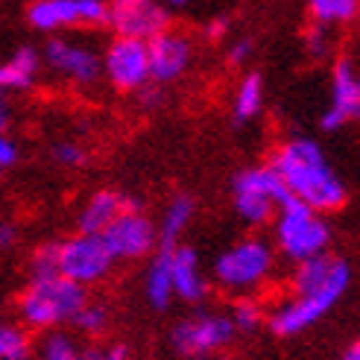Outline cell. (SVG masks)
<instances>
[{
	"instance_id": "6da1fadb",
	"label": "cell",
	"mask_w": 360,
	"mask_h": 360,
	"mask_svg": "<svg viewBox=\"0 0 360 360\" xmlns=\"http://www.w3.org/2000/svg\"><path fill=\"white\" fill-rule=\"evenodd\" d=\"M352 284V269L337 255H316L293 266L290 296H284L266 311V328L276 337H299L314 328L319 319L346 296Z\"/></svg>"
},
{
	"instance_id": "7a4b0ae2",
	"label": "cell",
	"mask_w": 360,
	"mask_h": 360,
	"mask_svg": "<svg viewBox=\"0 0 360 360\" xmlns=\"http://www.w3.org/2000/svg\"><path fill=\"white\" fill-rule=\"evenodd\" d=\"M266 165L278 173L290 200L311 205L319 214L340 211L349 200L343 176L311 135H287L276 143Z\"/></svg>"
},
{
	"instance_id": "3957f363",
	"label": "cell",
	"mask_w": 360,
	"mask_h": 360,
	"mask_svg": "<svg viewBox=\"0 0 360 360\" xmlns=\"http://www.w3.org/2000/svg\"><path fill=\"white\" fill-rule=\"evenodd\" d=\"M276 249L258 235L229 243L211 264V281L229 296H258L276 276Z\"/></svg>"
},
{
	"instance_id": "277c9868",
	"label": "cell",
	"mask_w": 360,
	"mask_h": 360,
	"mask_svg": "<svg viewBox=\"0 0 360 360\" xmlns=\"http://www.w3.org/2000/svg\"><path fill=\"white\" fill-rule=\"evenodd\" d=\"M88 302V290L65 276L30 278L27 287L18 293V319L30 331H59L74 322L79 308Z\"/></svg>"
},
{
	"instance_id": "5b68a950",
	"label": "cell",
	"mask_w": 360,
	"mask_h": 360,
	"mask_svg": "<svg viewBox=\"0 0 360 360\" xmlns=\"http://www.w3.org/2000/svg\"><path fill=\"white\" fill-rule=\"evenodd\" d=\"M269 226H273L276 255L290 261L293 266L316 255H326L331 246V226L326 220V214H319L311 205L296 200H287Z\"/></svg>"
},
{
	"instance_id": "8992f818",
	"label": "cell",
	"mask_w": 360,
	"mask_h": 360,
	"mask_svg": "<svg viewBox=\"0 0 360 360\" xmlns=\"http://www.w3.org/2000/svg\"><path fill=\"white\" fill-rule=\"evenodd\" d=\"M41 62L44 74H53L74 91H91L103 82L100 50L79 32L47 35L41 44Z\"/></svg>"
},
{
	"instance_id": "52a82bcc",
	"label": "cell",
	"mask_w": 360,
	"mask_h": 360,
	"mask_svg": "<svg viewBox=\"0 0 360 360\" xmlns=\"http://www.w3.org/2000/svg\"><path fill=\"white\" fill-rule=\"evenodd\" d=\"M290 200L278 173L269 165H252L231 179V208L249 229H264L273 223L278 208Z\"/></svg>"
},
{
	"instance_id": "ba28073f",
	"label": "cell",
	"mask_w": 360,
	"mask_h": 360,
	"mask_svg": "<svg viewBox=\"0 0 360 360\" xmlns=\"http://www.w3.org/2000/svg\"><path fill=\"white\" fill-rule=\"evenodd\" d=\"M24 18L44 39L65 32H85L105 27V0H30Z\"/></svg>"
},
{
	"instance_id": "9c48e42d",
	"label": "cell",
	"mask_w": 360,
	"mask_h": 360,
	"mask_svg": "<svg viewBox=\"0 0 360 360\" xmlns=\"http://www.w3.org/2000/svg\"><path fill=\"white\" fill-rule=\"evenodd\" d=\"M235 326H231L229 314L220 311H193L191 316L179 319L170 331V343L176 354L191 357V360H205L226 352L235 343Z\"/></svg>"
},
{
	"instance_id": "30bf717a",
	"label": "cell",
	"mask_w": 360,
	"mask_h": 360,
	"mask_svg": "<svg viewBox=\"0 0 360 360\" xmlns=\"http://www.w3.org/2000/svg\"><path fill=\"white\" fill-rule=\"evenodd\" d=\"M115 255L105 246L103 235H85L77 231L65 240H59V276L77 281L79 287H94L105 281L115 269Z\"/></svg>"
},
{
	"instance_id": "8fae6325",
	"label": "cell",
	"mask_w": 360,
	"mask_h": 360,
	"mask_svg": "<svg viewBox=\"0 0 360 360\" xmlns=\"http://www.w3.org/2000/svg\"><path fill=\"white\" fill-rule=\"evenodd\" d=\"M100 62H103V82H109V88H115L117 94H138L141 88L153 82L147 41L112 35V41L100 53Z\"/></svg>"
},
{
	"instance_id": "7c38bea8",
	"label": "cell",
	"mask_w": 360,
	"mask_h": 360,
	"mask_svg": "<svg viewBox=\"0 0 360 360\" xmlns=\"http://www.w3.org/2000/svg\"><path fill=\"white\" fill-rule=\"evenodd\" d=\"M103 240L115 261H141L158 249V229L150 214H143L141 202H135L103 231Z\"/></svg>"
},
{
	"instance_id": "4fadbf2b",
	"label": "cell",
	"mask_w": 360,
	"mask_h": 360,
	"mask_svg": "<svg viewBox=\"0 0 360 360\" xmlns=\"http://www.w3.org/2000/svg\"><path fill=\"white\" fill-rule=\"evenodd\" d=\"M360 120V65L349 56L334 59L331 82H328V103L322 109L319 126L322 129H343Z\"/></svg>"
},
{
	"instance_id": "5bb4252c",
	"label": "cell",
	"mask_w": 360,
	"mask_h": 360,
	"mask_svg": "<svg viewBox=\"0 0 360 360\" xmlns=\"http://www.w3.org/2000/svg\"><path fill=\"white\" fill-rule=\"evenodd\" d=\"M105 27L123 39L150 41L170 27V12L158 0H105Z\"/></svg>"
},
{
	"instance_id": "9a60e30c",
	"label": "cell",
	"mask_w": 360,
	"mask_h": 360,
	"mask_svg": "<svg viewBox=\"0 0 360 360\" xmlns=\"http://www.w3.org/2000/svg\"><path fill=\"white\" fill-rule=\"evenodd\" d=\"M150 50V79L155 85H173L193 65V39L185 30L167 27L147 41Z\"/></svg>"
},
{
	"instance_id": "2e32d148",
	"label": "cell",
	"mask_w": 360,
	"mask_h": 360,
	"mask_svg": "<svg viewBox=\"0 0 360 360\" xmlns=\"http://www.w3.org/2000/svg\"><path fill=\"white\" fill-rule=\"evenodd\" d=\"M170 278L173 296L188 304H200L211 290V278L202 266V258L196 255V249L182 243L170 249Z\"/></svg>"
},
{
	"instance_id": "e0dca14e",
	"label": "cell",
	"mask_w": 360,
	"mask_h": 360,
	"mask_svg": "<svg viewBox=\"0 0 360 360\" xmlns=\"http://www.w3.org/2000/svg\"><path fill=\"white\" fill-rule=\"evenodd\" d=\"M135 202L138 200L126 196L117 188H97L94 193L85 196V202L77 211V231H85V235H103V231Z\"/></svg>"
},
{
	"instance_id": "ac0fdd59",
	"label": "cell",
	"mask_w": 360,
	"mask_h": 360,
	"mask_svg": "<svg viewBox=\"0 0 360 360\" xmlns=\"http://www.w3.org/2000/svg\"><path fill=\"white\" fill-rule=\"evenodd\" d=\"M44 74V62H41V50H35L30 44H18L9 56L0 62V88L6 94H24L32 91L41 82Z\"/></svg>"
},
{
	"instance_id": "d6986e66",
	"label": "cell",
	"mask_w": 360,
	"mask_h": 360,
	"mask_svg": "<svg viewBox=\"0 0 360 360\" xmlns=\"http://www.w3.org/2000/svg\"><path fill=\"white\" fill-rule=\"evenodd\" d=\"M196 217V200L188 193H176L173 200L165 205V211H161V220L155 223L158 229V249H173L179 246V240H182V235L191 229Z\"/></svg>"
},
{
	"instance_id": "ffe728a7",
	"label": "cell",
	"mask_w": 360,
	"mask_h": 360,
	"mask_svg": "<svg viewBox=\"0 0 360 360\" xmlns=\"http://www.w3.org/2000/svg\"><path fill=\"white\" fill-rule=\"evenodd\" d=\"M143 299L155 311H167L173 296V278H170V249H158L150 255L147 273H143Z\"/></svg>"
},
{
	"instance_id": "44dd1931",
	"label": "cell",
	"mask_w": 360,
	"mask_h": 360,
	"mask_svg": "<svg viewBox=\"0 0 360 360\" xmlns=\"http://www.w3.org/2000/svg\"><path fill=\"white\" fill-rule=\"evenodd\" d=\"M266 103V88H264V77L261 74H243L231 91V117L238 123H252Z\"/></svg>"
},
{
	"instance_id": "7402d4cb",
	"label": "cell",
	"mask_w": 360,
	"mask_h": 360,
	"mask_svg": "<svg viewBox=\"0 0 360 360\" xmlns=\"http://www.w3.org/2000/svg\"><path fill=\"white\" fill-rule=\"evenodd\" d=\"M360 15V0H308V18L319 27H346Z\"/></svg>"
},
{
	"instance_id": "603a6c76",
	"label": "cell",
	"mask_w": 360,
	"mask_h": 360,
	"mask_svg": "<svg viewBox=\"0 0 360 360\" xmlns=\"http://www.w3.org/2000/svg\"><path fill=\"white\" fill-rule=\"evenodd\" d=\"M229 319L238 334H255L266 322V308L258 296H235L229 308Z\"/></svg>"
},
{
	"instance_id": "cb8c5ba5",
	"label": "cell",
	"mask_w": 360,
	"mask_h": 360,
	"mask_svg": "<svg viewBox=\"0 0 360 360\" xmlns=\"http://www.w3.org/2000/svg\"><path fill=\"white\" fill-rule=\"evenodd\" d=\"M74 326H77V331L85 334V337H103L105 331H109V326H112V311H109V304L88 299L82 308H79V314L74 316Z\"/></svg>"
},
{
	"instance_id": "d4e9b609",
	"label": "cell",
	"mask_w": 360,
	"mask_h": 360,
	"mask_svg": "<svg viewBox=\"0 0 360 360\" xmlns=\"http://www.w3.org/2000/svg\"><path fill=\"white\" fill-rule=\"evenodd\" d=\"M30 354L32 346L27 328L0 319V360H30Z\"/></svg>"
},
{
	"instance_id": "484cf974",
	"label": "cell",
	"mask_w": 360,
	"mask_h": 360,
	"mask_svg": "<svg viewBox=\"0 0 360 360\" xmlns=\"http://www.w3.org/2000/svg\"><path fill=\"white\" fill-rule=\"evenodd\" d=\"M302 47H304V56L314 59V62H326L331 59V53L337 47V39H334V30L328 27H319V24H311L302 35Z\"/></svg>"
},
{
	"instance_id": "4316f807",
	"label": "cell",
	"mask_w": 360,
	"mask_h": 360,
	"mask_svg": "<svg viewBox=\"0 0 360 360\" xmlns=\"http://www.w3.org/2000/svg\"><path fill=\"white\" fill-rule=\"evenodd\" d=\"M41 360H85V352L77 346V340L65 331H47L41 343Z\"/></svg>"
},
{
	"instance_id": "83f0119b",
	"label": "cell",
	"mask_w": 360,
	"mask_h": 360,
	"mask_svg": "<svg viewBox=\"0 0 360 360\" xmlns=\"http://www.w3.org/2000/svg\"><path fill=\"white\" fill-rule=\"evenodd\" d=\"M44 276H59V240L41 243L32 249L30 255V278H44Z\"/></svg>"
},
{
	"instance_id": "f1b7e54d",
	"label": "cell",
	"mask_w": 360,
	"mask_h": 360,
	"mask_svg": "<svg viewBox=\"0 0 360 360\" xmlns=\"http://www.w3.org/2000/svg\"><path fill=\"white\" fill-rule=\"evenodd\" d=\"M53 161H56L59 167L65 170H79L88 165V150L82 147L79 141H59L56 147H53Z\"/></svg>"
},
{
	"instance_id": "f546056e",
	"label": "cell",
	"mask_w": 360,
	"mask_h": 360,
	"mask_svg": "<svg viewBox=\"0 0 360 360\" xmlns=\"http://www.w3.org/2000/svg\"><path fill=\"white\" fill-rule=\"evenodd\" d=\"M85 360H132V352L123 343H103V346H91L85 352Z\"/></svg>"
},
{
	"instance_id": "4dcf8cb0",
	"label": "cell",
	"mask_w": 360,
	"mask_h": 360,
	"mask_svg": "<svg viewBox=\"0 0 360 360\" xmlns=\"http://www.w3.org/2000/svg\"><path fill=\"white\" fill-rule=\"evenodd\" d=\"M252 59V41L249 39H235L226 47V62L231 68H243Z\"/></svg>"
},
{
	"instance_id": "1f68e13d",
	"label": "cell",
	"mask_w": 360,
	"mask_h": 360,
	"mask_svg": "<svg viewBox=\"0 0 360 360\" xmlns=\"http://www.w3.org/2000/svg\"><path fill=\"white\" fill-rule=\"evenodd\" d=\"M21 150H18V141L9 132H0V170H9L18 165Z\"/></svg>"
},
{
	"instance_id": "d6a6232c",
	"label": "cell",
	"mask_w": 360,
	"mask_h": 360,
	"mask_svg": "<svg viewBox=\"0 0 360 360\" xmlns=\"http://www.w3.org/2000/svg\"><path fill=\"white\" fill-rule=\"evenodd\" d=\"M226 32H229V18H214V21H208V27H205V35L211 41H220Z\"/></svg>"
},
{
	"instance_id": "836d02e7",
	"label": "cell",
	"mask_w": 360,
	"mask_h": 360,
	"mask_svg": "<svg viewBox=\"0 0 360 360\" xmlns=\"http://www.w3.org/2000/svg\"><path fill=\"white\" fill-rule=\"evenodd\" d=\"M18 243V229L12 223H0V252H6Z\"/></svg>"
},
{
	"instance_id": "e575fe53",
	"label": "cell",
	"mask_w": 360,
	"mask_h": 360,
	"mask_svg": "<svg viewBox=\"0 0 360 360\" xmlns=\"http://www.w3.org/2000/svg\"><path fill=\"white\" fill-rule=\"evenodd\" d=\"M9 120H12V109H9L6 91L0 88V132H6V129H9Z\"/></svg>"
},
{
	"instance_id": "d590c367",
	"label": "cell",
	"mask_w": 360,
	"mask_h": 360,
	"mask_svg": "<svg viewBox=\"0 0 360 360\" xmlns=\"http://www.w3.org/2000/svg\"><path fill=\"white\" fill-rule=\"evenodd\" d=\"M158 4L165 6L167 12H182V9H188L193 4V0H158Z\"/></svg>"
},
{
	"instance_id": "8d00e7d4",
	"label": "cell",
	"mask_w": 360,
	"mask_h": 360,
	"mask_svg": "<svg viewBox=\"0 0 360 360\" xmlns=\"http://www.w3.org/2000/svg\"><path fill=\"white\" fill-rule=\"evenodd\" d=\"M340 360H360V337H357V340H352L349 349L343 352V357H340Z\"/></svg>"
},
{
	"instance_id": "74e56055",
	"label": "cell",
	"mask_w": 360,
	"mask_h": 360,
	"mask_svg": "<svg viewBox=\"0 0 360 360\" xmlns=\"http://www.w3.org/2000/svg\"><path fill=\"white\" fill-rule=\"evenodd\" d=\"M357 18H360V15H357Z\"/></svg>"
}]
</instances>
